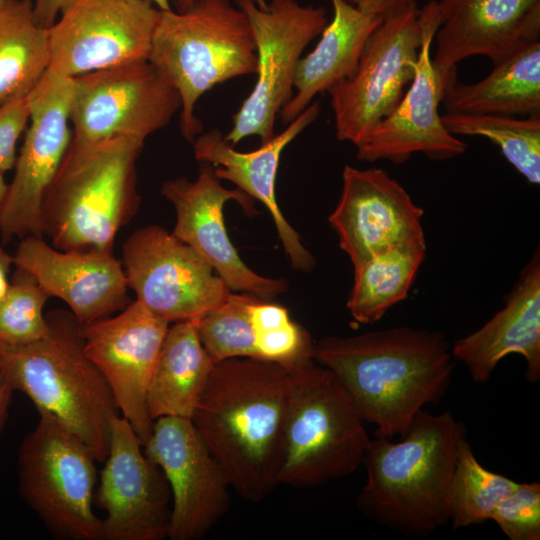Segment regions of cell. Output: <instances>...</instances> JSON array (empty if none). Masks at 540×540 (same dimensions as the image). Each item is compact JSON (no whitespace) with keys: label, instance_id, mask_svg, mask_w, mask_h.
<instances>
[{"label":"cell","instance_id":"1","mask_svg":"<svg viewBox=\"0 0 540 540\" xmlns=\"http://www.w3.org/2000/svg\"><path fill=\"white\" fill-rule=\"evenodd\" d=\"M313 359L336 375L375 435L390 439L404 437L416 414L441 400L454 370L442 332L409 326L324 337Z\"/></svg>","mask_w":540,"mask_h":540},{"label":"cell","instance_id":"2","mask_svg":"<svg viewBox=\"0 0 540 540\" xmlns=\"http://www.w3.org/2000/svg\"><path fill=\"white\" fill-rule=\"evenodd\" d=\"M289 384V371L276 363L220 361L191 418L231 488L252 503L279 485Z\"/></svg>","mask_w":540,"mask_h":540},{"label":"cell","instance_id":"3","mask_svg":"<svg viewBox=\"0 0 540 540\" xmlns=\"http://www.w3.org/2000/svg\"><path fill=\"white\" fill-rule=\"evenodd\" d=\"M465 425L450 411L420 410L395 442L375 435L365 451L360 511L378 524L425 537L449 521L448 490Z\"/></svg>","mask_w":540,"mask_h":540},{"label":"cell","instance_id":"4","mask_svg":"<svg viewBox=\"0 0 540 540\" xmlns=\"http://www.w3.org/2000/svg\"><path fill=\"white\" fill-rule=\"evenodd\" d=\"M48 334L22 345L0 343V373L37 410L54 415L104 462L114 419L112 391L85 351L82 325L70 310L45 314Z\"/></svg>","mask_w":540,"mask_h":540},{"label":"cell","instance_id":"5","mask_svg":"<svg viewBox=\"0 0 540 540\" xmlns=\"http://www.w3.org/2000/svg\"><path fill=\"white\" fill-rule=\"evenodd\" d=\"M144 140L123 136L70 142L43 199V235L63 251L113 252L118 231L139 208L136 161Z\"/></svg>","mask_w":540,"mask_h":540},{"label":"cell","instance_id":"6","mask_svg":"<svg viewBox=\"0 0 540 540\" xmlns=\"http://www.w3.org/2000/svg\"><path fill=\"white\" fill-rule=\"evenodd\" d=\"M148 61L177 90L179 128L190 143L203 130L194 113L200 97L218 84L257 73L249 19L229 0H195L183 11L160 10Z\"/></svg>","mask_w":540,"mask_h":540},{"label":"cell","instance_id":"7","mask_svg":"<svg viewBox=\"0 0 540 540\" xmlns=\"http://www.w3.org/2000/svg\"><path fill=\"white\" fill-rule=\"evenodd\" d=\"M288 371L278 483L309 488L352 474L363 463L370 438L351 397L314 359Z\"/></svg>","mask_w":540,"mask_h":540},{"label":"cell","instance_id":"8","mask_svg":"<svg viewBox=\"0 0 540 540\" xmlns=\"http://www.w3.org/2000/svg\"><path fill=\"white\" fill-rule=\"evenodd\" d=\"M37 411L38 422L17 453L22 499L55 537L103 540V521L92 508L98 462L94 452L54 415Z\"/></svg>","mask_w":540,"mask_h":540},{"label":"cell","instance_id":"9","mask_svg":"<svg viewBox=\"0 0 540 540\" xmlns=\"http://www.w3.org/2000/svg\"><path fill=\"white\" fill-rule=\"evenodd\" d=\"M247 15L257 53V80L238 111L225 138L232 146L249 136L269 141L283 106L293 95L297 65L308 44L328 23L322 6L297 0H271L260 9L253 0H234Z\"/></svg>","mask_w":540,"mask_h":540},{"label":"cell","instance_id":"10","mask_svg":"<svg viewBox=\"0 0 540 540\" xmlns=\"http://www.w3.org/2000/svg\"><path fill=\"white\" fill-rule=\"evenodd\" d=\"M73 83L69 120L71 142L78 145L123 136L145 140L181 108L175 87L148 60L86 73Z\"/></svg>","mask_w":540,"mask_h":540},{"label":"cell","instance_id":"11","mask_svg":"<svg viewBox=\"0 0 540 540\" xmlns=\"http://www.w3.org/2000/svg\"><path fill=\"white\" fill-rule=\"evenodd\" d=\"M423 40L420 9L385 18L369 37L355 73L327 92L339 141L361 145L402 99Z\"/></svg>","mask_w":540,"mask_h":540},{"label":"cell","instance_id":"12","mask_svg":"<svg viewBox=\"0 0 540 540\" xmlns=\"http://www.w3.org/2000/svg\"><path fill=\"white\" fill-rule=\"evenodd\" d=\"M121 262L136 300L169 323L197 321L231 293L201 255L159 225L135 230Z\"/></svg>","mask_w":540,"mask_h":540},{"label":"cell","instance_id":"13","mask_svg":"<svg viewBox=\"0 0 540 540\" xmlns=\"http://www.w3.org/2000/svg\"><path fill=\"white\" fill-rule=\"evenodd\" d=\"M160 10L144 0H69L48 29V70L67 78L147 61Z\"/></svg>","mask_w":540,"mask_h":540},{"label":"cell","instance_id":"14","mask_svg":"<svg viewBox=\"0 0 540 540\" xmlns=\"http://www.w3.org/2000/svg\"><path fill=\"white\" fill-rule=\"evenodd\" d=\"M73 85V78L47 70L28 95L29 126L0 205L2 243L43 237L44 195L72 139L69 112Z\"/></svg>","mask_w":540,"mask_h":540},{"label":"cell","instance_id":"15","mask_svg":"<svg viewBox=\"0 0 540 540\" xmlns=\"http://www.w3.org/2000/svg\"><path fill=\"white\" fill-rule=\"evenodd\" d=\"M420 15L423 40L414 78L396 108L356 147L358 160L403 164L413 154L422 153L440 161L456 158L467 149L466 143L445 128L439 114L445 88L457 71L444 76L432 64V41L440 25L437 1H429Z\"/></svg>","mask_w":540,"mask_h":540},{"label":"cell","instance_id":"16","mask_svg":"<svg viewBox=\"0 0 540 540\" xmlns=\"http://www.w3.org/2000/svg\"><path fill=\"white\" fill-rule=\"evenodd\" d=\"M145 455L163 471L171 491L168 538L197 540L227 512L231 485L191 419L160 417L143 445Z\"/></svg>","mask_w":540,"mask_h":540},{"label":"cell","instance_id":"17","mask_svg":"<svg viewBox=\"0 0 540 540\" xmlns=\"http://www.w3.org/2000/svg\"><path fill=\"white\" fill-rule=\"evenodd\" d=\"M161 193L176 211L172 234L201 255L230 290L268 301L286 291L285 279L261 276L240 258L226 231L224 205L234 200L247 215L258 212L245 192L222 186L212 164L201 163L195 180L177 177L165 181Z\"/></svg>","mask_w":540,"mask_h":540},{"label":"cell","instance_id":"18","mask_svg":"<svg viewBox=\"0 0 540 540\" xmlns=\"http://www.w3.org/2000/svg\"><path fill=\"white\" fill-rule=\"evenodd\" d=\"M104 464L94 494L106 513L103 540L168 538L172 503L168 481L121 415L112 423Z\"/></svg>","mask_w":540,"mask_h":540},{"label":"cell","instance_id":"19","mask_svg":"<svg viewBox=\"0 0 540 540\" xmlns=\"http://www.w3.org/2000/svg\"><path fill=\"white\" fill-rule=\"evenodd\" d=\"M169 325L135 300L116 316L82 326L87 355L106 379L121 416L142 445L152 433L147 391Z\"/></svg>","mask_w":540,"mask_h":540},{"label":"cell","instance_id":"20","mask_svg":"<svg viewBox=\"0 0 540 540\" xmlns=\"http://www.w3.org/2000/svg\"><path fill=\"white\" fill-rule=\"evenodd\" d=\"M422 216L423 209L385 170L346 165L340 199L329 224L356 267L387 248L426 243Z\"/></svg>","mask_w":540,"mask_h":540},{"label":"cell","instance_id":"21","mask_svg":"<svg viewBox=\"0 0 540 540\" xmlns=\"http://www.w3.org/2000/svg\"><path fill=\"white\" fill-rule=\"evenodd\" d=\"M434 68L448 76L471 56L493 65L540 41V0H440Z\"/></svg>","mask_w":540,"mask_h":540},{"label":"cell","instance_id":"22","mask_svg":"<svg viewBox=\"0 0 540 540\" xmlns=\"http://www.w3.org/2000/svg\"><path fill=\"white\" fill-rule=\"evenodd\" d=\"M13 259L50 296L64 301L82 326L129 304L124 268L113 252L63 251L43 237L27 236L20 240Z\"/></svg>","mask_w":540,"mask_h":540},{"label":"cell","instance_id":"23","mask_svg":"<svg viewBox=\"0 0 540 540\" xmlns=\"http://www.w3.org/2000/svg\"><path fill=\"white\" fill-rule=\"evenodd\" d=\"M320 102L313 101L285 130L251 152H239L217 128L200 133L192 142L195 159L210 163L220 180L234 183L270 212L279 239L295 270L308 272L315 266L312 254L284 217L277 203L275 184L283 150L319 116Z\"/></svg>","mask_w":540,"mask_h":540},{"label":"cell","instance_id":"24","mask_svg":"<svg viewBox=\"0 0 540 540\" xmlns=\"http://www.w3.org/2000/svg\"><path fill=\"white\" fill-rule=\"evenodd\" d=\"M476 383L486 382L499 362L510 354L526 362L525 378L540 379V252L537 248L521 269L503 307L476 331L451 346Z\"/></svg>","mask_w":540,"mask_h":540},{"label":"cell","instance_id":"25","mask_svg":"<svg viewBox=\"0 0 540 540\" xmlns=\"http://www.w3.org/2000/svg\"><path fill=\"white\" fill-rule=\"evenodd\" d=\"M330 1L333 17L315 48L297 65L295 92L279 113L283 123L294 120L318 94L355 73L366 42L382 21L344 0Z\"/></svg>","mask_w":540,"mask_h":540},{"label":"cell","instance_id":"26","mask_svg":"<svg viewBox=\"0 0 540 540\" xmlns=\"http://www.w3.org/2000/svg\"><path fill=\"white\" fill-rule=\"evenodd\" d=\"M214 365L200 340L197 321L169 326L147 391L152 420L191 419Z\"/></svg>","mask_w":540,"mask_h":540},{"label":"cell","instance_id":"27","mask_svg":"<svg viewBox=\"0 0 540 540\" xmlns=\"http://www.w3.org/2000/svg\"><path fill=\"white\" fill-rule=\"evenodd\" d=\"M442 103L446 112L484 115H540V41L531 43L473 84L454 77Z\"/></svg>","mask_w":540,"mask_h":540},{"label":"cell","instance_id":"28","mask_svg":"<svg viewBox=\"0 0 540 540\" xmlns=\"http://www.w3.org/2000/svg\"><path fill=\"white\" fill-rule=\"evenodd\" d=\"M425 256L426 243L401 244L354 267V283L347 300L351 317L358 323L372 324L405 300Z\"/></svg>","mask_w":540,"mask_h":540},{"label":"cell","instance_id":"29","mask_svg":"<svg viewBox=\"0 0 540 540\" xmlns=\"http://www.w3.org/2000/svg\"><path fill=\"white\" fill-rule=\"evenodd\" d=\"M48 67V31L32 0H12L0 9V105L28 97Z\"/></svg>","mask_w":540,"mask_h":540},{"label":"cell","instance_id":"30","mask_svg":"<svg viewBox=\"0 0 540 540\" xmlns=\"http://www.w3.org/2000/svg\"><path fill=\"white\" fill-rule=\"evenodd\" d=\"M453 135L481 136L496 144L506 160L528 183H540V115L518 118L512 115H441Z\"/></svg>","mask_w":540,"mask_h":540},{"label":"cell","instance_id":"31","mask_svg":"<svg viewBox=\"0 0 540 540\" xmlns=\"http://www.w3.org/2000/svg\"><path fill=\"white\" fill-rule=\"evenodd\" d=\"M517 484L483 467L466 437L462 438L458 444L448 490L449 521L452 528L457 530L490 520L496 506Z\"/></svg>","mask_w":540,"mask_h":540},{"label":"cell","instance_id":"32","mask_svg":"<svg viewBox=\"0 0 540 540\" xmlns=\"http://www.w3.org/2000/svg\"><path fill=\"white\" fill-rule=\"evenodd\" d=\"M259 297L230 293L224 302L197 320L200 340L214 363L231 358H257L251 305Z\"/></svg>","mask_w":540,"mask_h":540},{"label":"cell","instance_id":"33","mask_svg":"<svg viewBox=\"0 0 540 540\" xmlns=\"http://www.w3.org/2000/svg\"><path fill=\"white\" fill-rule=\"evenodd\" d=\"M257 358L287 370L313 359L314 343L306 329L281 305L258 298L250 308Z\"/></svg>","mask_w":540,"mask_h":540},{"label":"cell","instance_id":"34","mask_svg":"<svg viewBox=\"0 0 540 540\" xmlns=\"http://www.w3.org/2000/svg\"><path fill=\"white\" fill-rule=\"evenodd\" d=\"M50 297L29 272L16 267L0 300V343L22 345L44 338L48 324L43 308Z\"/></svg>","mask_w":540,"mask_h":540},{"label":"cell","instance_id":"35","mask_svg":"<svg viewBox=\"0 0 540 540\" xmlns=\"http://www.w3.org/2000/svg\"><path fill=\"white\" fill-rule=\"evenodd\" d=\"M510 540L540 539V484L518 483L491 515Z\"/></svg>","mask_w":540,"mask_h":540},{"label":"cell","instance_id":"36","mask_svg":"<svg viewBox=\"0 0 540 540\" xmlns=\"http://www.w3.org/2000/svg\"><path fill=\"white\" fill-rule=\"evenodd\" d=\"M30 118L28 97L0 105V172L14 168L16 144Z\"/></svg>","mask_w":540,"mask_h":540},{"label":"cell","instance_id":"37","mask_svg":"<svg viewBox=\"0 0 540 540\" xmlns=\"http://www.w3.org/2000/svg\"><path fill=\"white\" fill-rule=\"evenodd\" d=\"M360 11L382 20L399 13L417 9L418 0H344Z\"/></svg>","mask_w":540,"mask_h":540},{"label":"cell","instance_id":"38","mask_svg":"<svg viewBox=\"0 0 540 540\" xmlns=\"http://www.w3.org/2000/svg\"><path fill=\"white\" fill-rule=\"evenodd\" d=\"M33 15L36 23L48 29L69 0H33Z\"/></svg>","mask_w":540,"mask_h":540},{"label":"cell","instance_id":"39","mask_svg":"<svg viewBox=\"0 0 540 540\" xmlns=\"http://www.w3.org/2000/svg\"><path fill=\"white\" fill-rule=\"evenodd\" d=\"M12 264H14L13 255L0 246V300L9 288V272Z\"/></svg>","mask_w":540,"mask_h":540},{"label":"cell","instance_id":"40","mask_svg":"<svg viewBox=\"0 0 540 540\" xmlns=\"http://www.w3.org/2000/svg\"><path fill=\"white\" fill-rule=\"evenodd\" d=\"M13 393L14 391L10 388L0 373V432L4 428L7 421Z\"/></svg>","mask_w":540,"mask_h":540},{"label":"cell","instance_id":"41","mask_svg":"<svg viewBox=\"0 0 540 540\" xmlns=\"http://www.w3.org/2000/svg\"><path fill=\"white\" fill-rule=\"evenodd\" d=\"M195 0H173L174 10L183 11L188 8ZM260 9H267V0H253Z\"/></svg>","mask_w":540,"mask_h":540},{"label":"cell","instance_id":"42","mask_svg":"<svg viewBox=\"0 0 540 540\" xmlns=\"http://www.w3.org/2000/svg\"><path fill=\"white\" fill-rule=\"evenodd\" d=\"M152 5H154L156 8H158L161 11H166L172 9L169 0H144Z\"/></svg>","mask_w":540,"mask_h":540},{"label":"cell","instance_id":"43","mask_svg":"<svg viewBox=\"0 0 540 540\" xmlns=\"http://www.w3.org/2000/svg\"><path fill=\"white\" fill-rule=\"evenodd\" d=\"M4 173L0 172V205L3 201V198L5 196L6 190H7V183L5 182Z\"/></svg>","mask_w":540,"mask_h":540},{"label":"cell","instance_id":"44","mask_svg":"<svg viewBox=\"0 0 540 540\" xmlns=\"http://www.w3.org/2000/svg\"><path fill=\"white\" fill-rule=\"evenodd\" d=\"M12 0H0V9L8 5Z\"/></svg>","mask_w":540,"mask_h":540}]
</instances>
